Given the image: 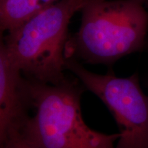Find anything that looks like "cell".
Instances as JSON below:
<instances>
[{"instance_id":"obj_8","label":"cell","mask_w":148,"mask_h":148,"mask_svg":"<svg viewBox=\"0 0 148 148\" xmlns=\"http://www.w3.org/2000/svg\"><path fill=\"white\" fill-rule=\"evenodd\" d=\"M102 1V0H84V5L85 3L90 2V1ZM138 1L143 2L145 5H148V0H138Z\"/></svg>"},{"instance_id":"obj_9","label":"cell","mask_w":148,"mask_h":148,"mask_svg":"<svg viewBox=\"0 0 148 148\" xmlns=\"http://www.w3.org/2000/svg\"><path fill=\"white\" fill-rule=\"evenodd\" d=\"M147 87H148V81H147Z\"/></svg>"},{"instance_id":"obj_5","label":"cell","mask_w":148,"mask_h":148,"mask_svg":"<svg viewBox=\"0 0 148 148\" xmlns=\"http://www.w3.org/2000/svg\"><path fill=\"white\" fill-rule=\"evenodd\" d=\"M33 105L27 79L0 45V143L11 133L20 132Z\"/></svg>"},{"instance_id":"obj_2","label":"cell","mask_w":148,"mask_h":148,"mask_svg":"<svg viewBox=\"0 0 148 148\" xmlns=\"http://www.w3.org/2000/svg\"><path fill=\"white\" fill-rule=\"evenodd\" d=\"M138 0L85 3L78 31L69 37L65 57L88 64L112 65L145 45L148 12Z\"/></svg>"},{"instance_id":"obj_4","label":"cell","mask_w":148,"mask_h":148,"mask_svg":"<svg viewBox=\"0 0 148 148\" xmlns=\"http://www.w3.org/2000/svg\"><path fill=\"white\" fill-rule=\"evenodd\" d=\"M65 69L106 105L115 120L120 137L115 148H148V95L140 86L137 73L127 77L86 69L78 60L66 58Z\"/></svg>"},{"instance_id":"obj_3","label":"cell","mask_w":148,"mask_h":148,"mask_svg":"<svg viewBox=\"0 0 148 148\" xmlns=\"http://www.w3.org/2000/svg\"><path fill=\"white\" fill-rule=\"evenodd\" d=\"M83 6V0H59L1 39L10 60L26 78L52 84L65 78L69 25Z\"/></svg>"},{"instance_id":"obj_1","label":"cell","mask_w":148,"mask_h":148,"mask_svg":"<svg viewBox=\"0 0 148 148\" xmlns=\"http://www.w3.org/2000/svg\"><path fill=\"white\" fill-rule=\"evenodd\" d=\"M27 84L36 112L20 131L25 140L40 148H115L119 132H97L83 120L80 100L86 88L77 77L66 76L56 84L27 79Z\"/></svg>"},{"instance_id":"obj_7","label":"cell","mask_w":148,"mask_h":148,"mask_svg":"<svg viewBox=\"0 0 148 148\" xmlns=\"http://www.w3.org/2000/svg\"><path fill=\"white\" fill-rule=\"evenodd\" d=\"M0 145L1 148H40L25 140L20 132L11 133Z\"/></svg>"},{"instance_id":"obj_6","label":"cell","mask_w":148,"mask_h":148,"mask_svg":"<svg viewBox=\"0 0 148 148\" xmlns=\"http://www.w3.org/2000/svg\"><path fill=\"white\" fill-rule=\"evenodd\" d=\"M59 0H0V30L9 32Z\"/></svg>"}]
</instances>
